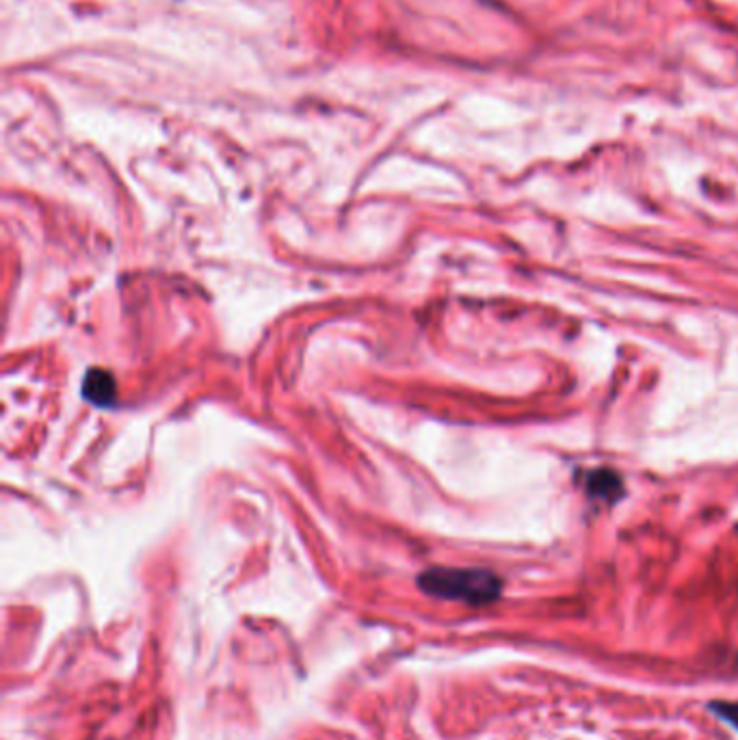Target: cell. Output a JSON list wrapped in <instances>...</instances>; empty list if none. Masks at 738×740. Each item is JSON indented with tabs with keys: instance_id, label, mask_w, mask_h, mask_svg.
<instances>
[{
	"instance_id": "obj_2",
	"label": "cell",
	"mask_w": 738,
	"mask_h": 740,
	"mask_svg": "<svg viewBox=\"0 0 738 740\" xmlns=\"http://www.w3.org/2000/svg\"><path fill=\"white\" fill-rule=\"evenodd\" d=\"M82 396L96 407H109L118 399L115 377L104 369H91L82 379Z\"/></svg>"
},
{
	"instance_id": "obj_3",
	"label": "cell",
	"mask_w": 738,
	"mask_h": 740,
	"mask_svg": "<svg viewBox=\"0 0 738 740\" xmlns=\"http://www.w3.org/2000/svg\"><path fill=\"white\" fill-rule=\"evenodd\" d=\"M711 713H715L722 721H726L738 732V702H713Z\"/></svg>"
},
{
	"instance_id": "obj_1",
	"label": "cell",
	"mask_w": 738,
	"mask_h": 740,
	"mask_svg": "<svg viewBox=\"0 0 738 740\" xmlns=\"http://www.w3.org/2000/svg\"><path fill=\"white\" fill-rule=\"evenodd\" d=\"M418 587L438 599L488 606L501 597L503 579L483 568H429L418 576Z\"/></svg>"
}]
</instances>
